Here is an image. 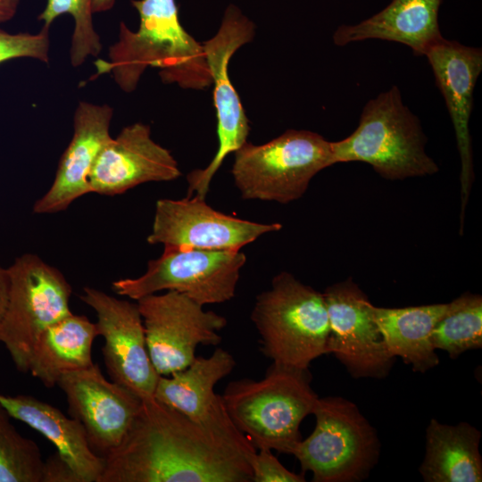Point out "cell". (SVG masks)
<instances>
[{"label": "cell", "instance_id": "d6986e66", "mask_svg": "<svg viewBox=\"0 0 482 482\" xmlns=\"http://www.w3.org/2000/svg\"><path fill=\"white\" fill-rule=\"evenodd\" d=\"M236 366L233 355L217 348L209 357L196 356L184 370L160 376L154 397L204 427L233 435L244 434L230 419L216 384Z\"/></svg>", "mask_w": 482, "mask_h": 482}, {"label": "cell", "instance_id": "30bf717a", "mask_svg": "<svg viewBox=\"0 0 482 482\" xmlns=\"http://www.w3.org/2000/svg\"><path fill=\"white\" fill-rule=\"evenodd\" d=\"M152 363L160 376L187 368L195 360L199 345H217L225 317L204 311L187 295L168 290L137 300Z\"/></svg>", "mask_w": 482, "mask_h": 482}, {"label": "cell", "instance_id": "f1b7e54d", "mask_svg": "<svg viewBox=\"0 0 482 482\" xmlns=\"http://www.w3.org/2000/svg\"><path fill=\"white\" fill-rule=\"evenodd\" d=\"M253 482H304V473L287 470L270 449H260L251 461Z\"/></svg>", "mask_w": 482, "mask_h": 482}, {"label": "cell", "instance_id": "4316f807", "mask_svg": "<svg viewBox=\"0 0 482 482\" xmlns=\"http://www.w3.org/2000/svg\"><path fill=\"white\" fill-rule=\"evenodd\" d=\"M64 13L71 14L74 21L70 56L72 66L78 67L87 57L97 56L102 49L93 24L92 0H46L38 20L49 28L57 17Z\"/></svg>", "mask_w": 482, "mask_h": 482}, {"label": "cell", "instance_id": "9c48e42d", "mask_svg": "<svg viewBox=\"0 0 482 482\" xmlns=\"http://www.w3.org/2000/svg\"><path fill=\"white\" fill-rule=\"evenodd\" d=\"M246 257L241 250H204L164 247L150 260L145 272L135 278L112 282L114 291L133 300L173 290L201 305L231 300Z\"/></svg>", "mask_w": 482, "mask_h": 482}, {"label": "cell", "instance_id": "e0dca14e", "mask_svg": "<svg viewBox=\"0 0 482 482\" xmlns=\"http://www.w3.org/2000/svg\"><path fill=\"white\" fill-rule=\"evenodd\" d=\"M181 175L170 152L151 137L150 127L137 122L105 144L90 171V192L116 195L147 182L171 181Z\"/></svg>", "mask_w": 482, "mask_h": 482}, {"label": "cell", "instance_id": "3957f363", "mask_svg": "<svg viewBox=\"0 0 482 482\" xmlns=\"http://www.w3.org/2000/svg\"><path fill=\"white\" fill-rule=\"evenodd\" d=\"M311 380L309 370L272 363L263 378L232 381L221 396L230 419L256 449L292 454L302 440L300 425L319 398Z\"/></svg>", "mask_w": 482, "mask_h": 482}, {"label": "cell", "instance_id": "5bb4252c", "mask_svg": "<svg viewBox=\"0 0 482 482\" xmlns=\"http://www.w3.org/2000/svg\"><path fill=\"white\" fill-rule=\"evenodd\" d=\"M81 301L96 313L103 359L112 381L142 400L154 397L160 378L148 353L142 317L137 303L84 287Z\"/></svg>", "mask_w": 482, "mask_h": 482}, {"label": "cell", "instance_id": "cb8c5ba5", "mask_svg": "<svg viewBox=\"0 0 482 482\" xmlns=\"http://www.w3.org/2000/svg\"><path fill=\"white\" fill-rule=\"evenodd\" d=\"M447 303H435L403 308H385L372 304L374 320L386 349L394 357L424 373L439 363L431 343V332L444 314Z\"/></svg>", "mask_w": 482, "mask_h": 482}, {"label": "cell", "instance_id": "83f0119b", "mask_svg": "<svg viewBox=\"0 0 482 482\" xmlns=\"http://www.w3.org/2000/svg\"><path fill=\"white\" fill-rule=\"evenodd\" d=\"M49 28L43 26L37 33H10L0 28V63L16 58L49 61Z\"/></svg>", "mask_w": 482, "mask_h": 482}, {"label": "cell", "instance_id": "2e32d148", "mask_svg": "<svg viewBox=\"0 0 482 482\" xmlns=\"http://www.w3.org/2000/svg\"><path fill=\"white\" fill-rule=\"evenodd\" d=\"M424 56L434 74L455 133L461 160V230L463 229L467 203L474 181V165L470 120L473 93L482 71V49L464 46L442 37Z\"/></svg>", "mask_w": 482, "mask_h": 482}, {"label": "cell", "instance_id": "4dcf8cb0", "mask_svg": "<svg viewBox=\"0 0 482 482\" xmlns=\"http://www.w3.org/2000/svg\"><path fill=\"white\" fill-rule=\"evenodd\" d=\"M9 287L10 280L8 270L0 265V320L7 304Z\"/></svg>", "mask_w": 482, "mask_h": 482}, {"label": "cell", "instance_id": "7402d4cb", "mask_svg": "<svg viewBox=\"0 0 482 482\" xmlns=\"http://www.w3.org/2000/svg\"><path fill=\"white\" fill-rule=\"evenodd\" d=\"M481 433L466 421L447 425L432 419L419 471L425 482H481Z\"/></svg>", "mask_w": 482, "mask_h": 482}, {"label": "cell", "instance_id": "44dd1931", "mask_svg": "<svg viewBox=\"0 0 482 482\" xmlns=\"http://www.w3.org/2000/svg\"><path fill=\"white\" fill-rule=\"evenodd\" d=\"M0 403L12 418L26 423L50 441L79 482L99 481L105 459L92 451L79 420L30 395L0 394Z\"/></svg>", "mask_w": 482, "mask_h": 482}, {"label": "cell", "instance_id": "ba28073f", "mask_svg": "<svg viewBox=\"0 0 482 482\" xmlns=\"http://www.w3.org/2000/svg\"><path fill=\"white\" fill-rule=\"evenodd\" d=\"M7 270L10 287L0 320V342L16 369L27 373L39 337L71 313V287L59 270L32 253L17 257Z\"/></svg>", "mask_w": 482, "mask_h": 482}, {"label": "cell", "instance_id": "8fae6325", "mask_svg": "<svg viewBox=\"0 0 482 482\" xmlns=\"http://www.w3.org/2000/svg\"><path fill=\"white\" fill-rule=\"evenodd\" d=\"M253 36V23L235 5H229L218 32L203 44L213 85L219 145L204 169L194 170L187 176V195L195 192V195L205 199L211 181L225 157L247 142L249 121L229 79V63L234 53Z\"/></svg>", "mask_w": 482, "mask_h": 482}, {"label": "cell", "instance_id": "ac0fdd59", "mask_svg": "<svg viewBox=\"0 0 482 482\" xmlns=\"http://www.w3.org/2000/svg\"><path fill=\"white\" fill-rule=\"evenodd\" d=\"M113 110L108 104L80 102L74 112L73 135L61 156L54 179L33 205L37 214L66 210L72 202L91 193L88 178L93 165L111 139Z\"/></svg>", "mask_w": 482, "mask_h": 482}, {"label": "cell", "instance_id": "7a4b0ae2", "mask_svg": "<svg viewBox=\"0 0 482 482\" xmlns=\"http://www.w3.org/2000/svg\"><path fill=\"white\" fill-rule=\"evenodd\" d=\"M139 14L137 30L120 25L108 60L96 62L97 75L111 72L125 92L136 89L148 67L158 68L164 83L204 89L212 78L204 46L182 27L175 0H133Z\"/></svg>", "mask_w": 482, "mask_h": 482}, {"label": "cell", "instance_id": "7c38bea8", "mask_svg": "<svg viewBox=\"0 0 482 482\" xmlns=\"http://www.w3.org/2000/svg\"><path fill=\"white\" fill-rule=\"evenodd\" d=\"M322 294L330 328L328 353L354 378H386L396 358L386 349L365 293L349 278L328 287Z\"/></svg>", "mask_w": 482, "mask_h": 482}, {"label": "cell", "instance_id": "277c9868", "mask_svg": "<svg viewBox=\"0 0 482 482\" xmlns=\"http://www.w3.org/2000/svg\"><path fill=\"white\" fill-rule=\"evenodd\" d=\"M426 143L420 119L393 86L365 104L352 134L332 142L334 162H364L390 180L430 176L439 169Z\"/></svg>", "mask_w": 482, "mask_h": 482}, {"label": "cell", "instance_id": "6da1fadb", "mask_svg": "<svg viewBox=\"0 0 482 482\" xmlns=\"http://www.w3.org/2000/svg\"><path fill=\"white\" fill-rule=\"evenodd\" d=\"M256 452L245 434L204 427L152 397L105 458L98 482H251Z\"/></svg>", "mask_w": 482, "mask_h": 482}, {"label": "cell", "instance_id": "603a6c76", "mask_svg": "<svg viewBox=\"0 0 482 482\" xmlns=\"http://www.w3.org/2000/svg\"><path fill=\"white\" fill-rule=\"evenodd\" d=\"M96 337V323L71 312L39 337L32 350L29 372L46 387L56 386L63 374L94 363L91 353Z\"/></svg>", "mask_w": 482, "mask_h": 482}, {"label": "cell", "instance_id": "d6a6232c", "mask_svg": "<svg viewBox=\"0 0 482 482\" xmlns=\"http://www.w3.org/2000/svg\"><path fill=\"white\" fill-rule=\"evenodd\" d=\"M115 0H92V11L94 12H106L112 8Z\"/></svg>", "mask_w": 482, "mask_h": 482}, {"label": "cell", "instance_id": "4fadbf2b", "mask_svg": "<svg viewBox=\"0 0 482 482\" xmlns=\"http://www.w3.org/2000/svg\"><path fill=\"white\" fill-rule=\"evenodd\" d=\"M281 229L280 223H259L223 213L204 198L187 195L157 200L147 242L164 247L241 250L261 236Z\"/></svg>", "mask_w": 482, "mask_h": 482}, {"label": "cell", "instance_id": "8992f818", "mask_svg": "<svg viewBox=\"0 0 482 482\" xmlns=\"http://www.w3.org/2000/svg\"><path fill=\"white\" fill-rule=\"evenodd\" d=\"M232 177L245 200L288 204L335 164L332 142L309 130L289 129L262 145L245 142L235 153Z\"/></svg>", "mask_w": 482, "mask_h": 482}, {"label": "cell", "instance_id": "f546056e", "mask_svg": "<svg viewBox=\"0 0 482 482\" xmlns=\"http://www.w3.org/2000/svg\"><path fill=\"white\" fill-rule=\"evenodd\" d=\"M43 482H79L68 464L55 453L45 461Z\"/></svg>", "mask_w": 482, "mask_h": 482}, {"label": "cell", "instance_id": "5b68a950", "mask_svg": "<svg viewBox=\"0 0 482 482\" xmlns=\"http://www.w3.org/2000/svg\"><path fill=\"white\" fill-rule=\"evenodd\" d=\"M251 320L261 351L275 365L308 370L328 353L329 320L323 294L281 271L255 299Z\"/></svg>", "mask_w": 482, "mask_h": 482}, {"label": "cell", "instance_id": "484cf974", "mask_svg": "<svg viewBox=\"0 0 482 482\" xmlns=\"http://www.w3.org/2000/svg\"><path fill=\"white\" fill-rule=\"evenodd\" d=\"M11 418L0 403V482H43L41 451L19 433Z\"/></svg>", "mask_w": 482, "mask_h": 482}, {"label": "cell", "instance_id": "d4e9b609", "mask_svg": "<svg viewBox=\"0 0 482 482\" xmlns=\"http://www.w3.org/2000/svg\"><path fill=\"white\" fill-rule=\"evenodd\" d=\"M436 350H443L450 358L482 348V297L466 292L447 303V308L431 332Z\"/></svg>", "mask_w": 482, "mask_h": 482}, {"label": "cell", "instance_id": "9a60e30c", "mask_svg": "<svg viewBox=\"0 0 482 482\" xmlns=\"http://www.w3.org/2000/svg\"><path fill=\"white\" fill-rule=\"evenodd\" d=\"M56 386L66 396L71 417L84 427L92 451L105 459L124 439L143 400L107 380L95 363L63 374Z\"/></svg>", "mask_w": 482, "mask_h": 482}, {"label": "cell", "instance_id": "ffe728a7", "mask_svg": "<svg viewBox=\"0 0 482 482\" xmlns=\"http://www.w3.org/2000/svg\"><path fill=\"white\" fill-rule=\"evenodd\" d=\"M442 0H392L385 8L356 24H343L333 34L337 46L368 39L396 42L413 54L426 51L443 36L438 13Z\"/></svg>", "mask_w": 482, "mask_h": 482}, {"label": "cell", "instance_id": "1f68e13d", "mask_svg": "<svg viewBox=\"0 0 482 482\" xmlns=\"http://www.w3.org/2000/svg\"><path fill=\"white\" fill-rule=\"evenodd\" d=\"M21 0H0V24L12 20Z\"/></svg>", "mask_w": 482, "mask_h": 482}, {"label": "cell", "instance_id": "52a82bcc", "mask_svg": "<svg viewBox=\"0 0 482 482\" xmlns=\"http://www.w3.org/2000/svg\"><path fill=\"white\" fill-rule=\"evenodd\" d=\"M312 414V433L292 453L302 472H312L314 482L366 479L378 461L380 441L358 406L342 396H328L318 398Z\"/></svg>", "mask_w": 482, "mask_h": 482}]
</instances>
